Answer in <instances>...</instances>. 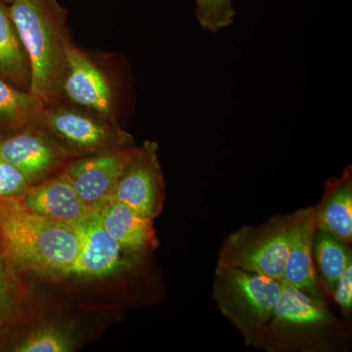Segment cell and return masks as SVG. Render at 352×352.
Here are the masks:
<instances>
[{"mask_svg": "<svg viewBox=\"0 0 352 352\" xmlns=\"http://www.w3.org/2000/svg\"><path fill=\"white\" fill-rule=\"evenodd\" d=\"M25 208L55 221L78 228L94 210L85 205L63 170L15 196Z\"/></svg>", "mask_w": 352, "mask_h": 352, "instance_id": "obj_12", "label": "cell"}, {"mask_svg": "<svg viewBox=\"0 0 352 352\" xmlns=\"http://www.w3.org/2000/svg\"><path fill=\"white\" fill-rule=\"evenodd\" d=\"M302 210L271 217L259 226H243L231 233L220 248L217 266L252 271L283 280L289 243Z\"/></svg>", "mask_w": 352, "mask_h": 352, "instance_id": "obj_4", "label": "cell"}, {"mask_svg": "<svg viewBox=\"0 0 352 352\" xmlns=\"http://www.w3.org/2000/svg\"><path fill=\"white\" fill-rule=\"evenodd\" d=\"M96 214L103 228L126 251L138 256L159 245L154 219L129 206L109 199Z\"/></svg>", "mask_w": 352, "mask_h": 352, "instance_id": "obj_13", "label": "cell"}, {"mask_svg": "<svg viewBox=\"0 0 352 352\" xmlns=\"http://www.w3.org/2000/svg\"><path fill=\"white\" fill-rule=\"evenodd\" d=\"M13 0H6L7 3H10V2H12Z\"/></svg>", "mask_w": 352, "mask_h": 352, "instance_id": "obj_25", "label": "cell"}, {"mask_svg": "<svg viewBox=\"0 0 352 352\" xmlns=\"http://www.w3.org/2000/svg\"><path fill=\"white\" fill-rule=\"evenodd\" d=\"M282 281L237 267L217 266L212 296L221 314L258 346L281 296Z\"/></svg>", "mask_w": 352, "mask_h": 352, "instance_id": "obj_3", "label": "cell"}, {"mask_svg": "<svg viewBox=\"0 0 352 352\" xmlns=\"http://www.w3.org/2000/svg\"><path fill=\"white\" fill-rule=\"evenodd\" d=\"M332 296L342 314L349 318L352 309V261L342 272Z\"/></svg>", "mask_w": 352, "mask_h": 352, "instance_id": "obj_22", "label": "cell"}, {"mask_svg": "<svg viewBox=\"0 0 352 352\" xmlns=\"http://www.w3.org/2000/svg\"><path fill=\"white\" fill-rule=\"evenodd\" d=\"M195 14L199 25L215 34L233 25L236 11L233 0H196Z\"/></svg>", "mask_w": 352, "mask_h": 352, "instance_id": "obj_19", "label": "cell"}, {"mask_svg": "<svg viewBox=\"0 0 352 352\" xmlns=\"http://www.w3.org/2000/svg\"><path fill=\"white\" fill-rule=\"evenodd\" d=\"M136 147L76 157L65 164V175L90 210L97 212L111 198Z\"/></svg>", "mask_w": 352, "mask_h": 352, "instance_id": "obj_8", "label": "cell"}, {"mask_svg": "<svg viewBox=\"0 0 352 352\" xmlns=\"http://www.w3.org/2000/svg\"><path fill=\"white\" fill-rule=\"evenodd\" d=\"M0 157L18 168L30 185L45 179L73 160L36 124L0 138Z\"/></svg>", "mask_w": 352, "mask_h": 352, "instance_id": "obj_9", "label": "cell"}, {"mask_svg": "<svg viewBox=\"0 0 352 352\" xmlns=\"http://www.w3.org/2000/svg\"><path fill=\"white\" fill-rule=\"evenodd\" d=\"M66 50L64 99L78 107L116 120L115 96L107 76L87 53L71 41L67 43Z\"/></svg>", "mask_w": 352, "mask_h": 352, "instance_id": "obj_10", "label": "cell"}, {"mask_svg": "<svg viewBox=\"0 0 352 352\" xmlns=\"http://www.w3.org/2000/svg\"><path fill=\"white\" fill-rule=\"evenodd\" d=\"M8 6L29 59V91L46 105L64 100L69 41L66 9L58 0H13Z\"/></svg>", "mask_w": 352, "mask_h": 352, "instance_id": "obj_2", "label": "cell"}, {"mask_svg": "<svg viewBox=\"0 0 352 352\" xmlns=\"http://www.w3.org/2000/svg\"><path fill=\"white\" fill-rule=\"evenodd\" d=\"M6 270V263H4L1 252H0V311L1 312L4 305H6L7 296V277Z\"/></svg>", "mask_w": 352, "mask_h": 352, "instance_id": "obj_23", "label": "cell"}, {"mask_svg": "<svg viewBox=\"0 0 352 352\" xmlns=\"http://www.w3.org/2000/svg\"><path fill=\"white\" fill-rule=\"evenodd\" d=\"M159 145L145 141L136 147L110 199L154 219L166 199V182L159 160Z\"/></svg>", "mask_w": 352, "mask_h": 352, "instance_id": "obj_7", "label": "cell"}, {"mask_svg": "<svg viewBox=\"0 0 352 352\" xmlns=\"http://www.w3.org/2000/svg\"><path fill=\"white\" fill-rule=\"evenodd\" d=\"M0 76L6 82L29 91L31 68L9 6L0 0Z\"/></svg>", "mask_w": 352, "mask_h": 352, "instance_id": "obj_16", "label": "cell"}, {"mask_svg": "<svg viewBox=\"0 0 352 352\" xmlns=\"http://www.w3.org/2000/svg\"><path fill=\"white\" fill-rule=\"evenodd\" d=\"M29 186L23 173L0 157V199L20 195Z\"/></svg>", "mask_w": 352, "mask_h": 352, "instance_id": "obj_21", "label": "cell"}, {"mask_svg": "<svg viewBox=\"0 0 352 352\" xmlns=\"http://www.w3.org/2000/svg\"><path fill=\"white\" fill-rule=\"evenodd\" d=\"M71 340L51 327L41 328L28 336L19 344L14 347L17 352H68L72 349Z\"/></svg>", "mask_w": 352, "mask_h": 352, "instance_id": "obj_20", "label": "cell"}, {"mask_svg": "<svg viewBox=\"0 0 352 352\" xmlns=\"http://www.w3.org/2000/svg\"><path fill=\"white\" fill-rule=\"evenodd\" d=\"M312 256L321 288L325 295L332 296L342 272L352 261L349 245L325 231L316 229Z\"/></svg>", "mask_w": 352, "mask_h": 352, "instance_id": "obj_18", "label": "cell"}, {"mask_svg": "<svg viewBox=\"0 0 352 352\" xmlns=\"http://www.w3.org/2000/svg\"><path fill=\"white\" fill-rule=\"evenodd\" d=\"M315 231L316 208H303L302 215L296 222L292 235L283 280L294 288L308 295L325 298V293L317 278L312 256Z\"/></svg>", "mask_w": 352, "mask_h": 352, "instance_id": "obj_14", "label": "cell"}, {"mask_svg": "<svg viewBox=\"0 0 352 352\" xmlns=\"http://www.w3.org/2000/svg\"><path fill=\"white\" fill-rule=\"evenodd\" d=\"M34 124L72 159L135 146L133 138L115 120L63 100L46 105Z\"/></svg>", "mask_w": 352, "mask_h": 352, "instance_id": "obj_5", "label": "cell"}, {"mask_svg": "<svg viewBox=\"0 0 352 352\" xmlns=\"http://www.w3.org/2000/svg\"><path fill=\"white\" fill-rule=\"evenodd\" d=\"M80 241V229L36 214L15 197L0 199V252L6 270L66 277Z\"/></svg>", "mask_w": 352, "mask_h": 352, "instance_id": "obj_1", "label": "cell"}, {"mask_svg": "<svg viewBox=\"0 0 352 352\" xmlns=\"http://www.w3.org/2000/svg\"><path fill=\"white\" fill-rule=\"evenodd\" d=\"M82 236L80 251L66 277L98 278L119 272L138 254L126 251L101 226L94 212L78 227Z\"/></svg>", "mask_w": 352, "mask_h": 352, "instance_id": "obj_11", "label": "cell"}, {"mask_svg": "<svg viewBox=\"0 0 352 352\" xmlns=\"http://www.w3.org/2000/svg\"><path fill=\"white\" fill-rule=\"evenodd\" d=\"M316 208V229L325 231L349 245L352 240V170L347 166L339 177L325 184V192Z\"/></svg>", "mask_w": 352, "mask_h": 352, "instance_id": "obj_15", "label": "cell"}, {"mask_svg": "<svg viewBox=\"0 0 352 352\" xmlns=\"http://www.w3.org/2000/svg\"><path fill=\"white\" fill-rule=\"evenodd\" d=\"M46 104L0 76V138L36 122Z\"/></svg>", "mask_w": 352, "mask_h": 352, "instance_id": "obj_17", "label": "cell"}, {"mask_svg": "<svg viewBox=\"0 0 352 352\" xmlns=\"http://www.w3.org/2000/svg\"><path fill=\"white\" fill-rule=\"evenodd\" d=\"M336 326L325 298L308 295L282 280L279 302L259 344L270 351L311 347Z\"/></svg>", "mask_w": 352, "mask_h": 352, "instance_id": "obj_6", "label": "cell"}, {"mask_svg": "<svg viewBox=\"0 0 352 352\" xmlns=\"http://www.w3.org/2000/svg\"><path fill=\"white\" fill-rule=\"evenodd\" d=\"M2 312L0 311V324H1V322H2Z\"/></svg>", "mask_w": 352, "mask_h": 352, "instance_id": "obj_24", "label": "cell"}]
</instances>
